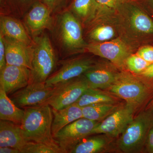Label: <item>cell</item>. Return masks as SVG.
I'll list each match as a JSON object with an SVG mask.
<instances>
[{
  "label": "cell",
  "instance_id": "1",
  "mask_svg": "<svg viewBox=\"0 0 153 153\" xmlns=\"http://www.w3.org/2000/svg\"><path fill=\"white\" fill-rule=\"evenodd\" d=\"M49 31L61 60L86 51L88 43L83 38L82 25L68 10L53 15V23Z\"/></svg>",
  "mask_w": 153,
  "mask_h": 153
},
{
  "label": "cell",
  "instance_id": "2",
  "mask_svg": "<svg viewBox=\"0 0 153 153\" xmlns=\"http://www.w3.org/2000/svg\"><path fill=\"white\" fill-rule=\"evenodd\" d=\"M53 119L52 108L49 105L25 108L21 125L25 140L27 142L57 145L52 134Z\"/></svg>",
  "mask_w": 153,
  "mask_h": 153
},
{
  "label": "cell",
  "instance_id": "3",
  "mask_svg": "<svg viewBox=\"0 0 153 153\" xmlns=\"http://www.w3.org/2000/svg\"><path fill=\"white\" fill-rule=\"evenodd\" d=\"M33 39V57L30 83L45 82L55 71L59 61L58 55L52 40L46 32Z\"/></svg>",
  "mask_w": 153,
  "mask_h": 153
},
{
  "label": "cell",
  "instance_id": "4",
  "mask_svg": "<svg viewBox=\"0 0 153 153\" xmlns=\"http://www.w3.org/2000/svg\"><path fill=\"white\" fill-rule=\"evenodd\" d=\"M153 126V110L140 113L122 134L118 141L119 149L127 153L140 150L145 146L148 134Z\"/></svg>",
  "mask_w": 153,
  "mask_h": 153
},
{
  "label": "cell",
  "instance_id": "5",
  "mask_svg": "<svg viewBox=\"0 0 153 153\" xmlns=\"http://www.w3.org/2000/svg\"><path fill=\"white\" fill-rule=\"evenodd\" d=\"M107 90L136 109L146 100L151 89L150 86L136 77L123 72L119 73L114 82Z\"/></svg>",
  "mask_w": 153,
  "mask_h": 153
},
{
  "label": "cell",
  "instance_id": "6",
  "mask_svg": "<svg viewBox=\"0 0 153 153\" xmlns=\"http://www.w3.org/2000/svg\"><path fill=\"white\" fill-rule=\"evenodd\" d=\"M89 88L83 75L62 82L54 86L47 104L53 109H62L76 103Z\"/></svg>",
  "mask_w": 153,
  "mask_h": 153
},
{
  "label": "cell",
  "instance_id": "7",
  "mask_svg": "<svg viewBox=\"0 0 153 153\" xmlns=\"http://www.w3.org/2000/svg\"><path fill=\"white\" fill-rule=\"evenodd\" d=\"M98 122L81 118L64 127L53 138L63 153H69L77 144L91 134Z\"/></svg>",
  "mask_w": 153,
  "mask_h": 153
},
{
  "label": "cell",
  "instance_id": "8",
  "mask_svg": "<svg viewBox=\"0 0 153 153\" xmlns=\"http://www.w3.org/2000/svg\"><path fill=\"white\" fill-rule=\"evenodd\" d=\"M96 62L92 57H78L67 58L58 61L60 67L53 72L45 82L47 86L54 87L70 79L82 76Z\"/></svg>",
  "mask_w": 153,
  "mask_h": 153
},
{
  "label": "cell",
  "instance_id": "9",
  "mask_svg": "<svg viewBox=\"0 0 153 153\" xmlns=\"http://www.w3.org/2000/svg\"><path fill=\"white\" fill-rule=\"evenodd\" d=\"M136 109L127 104L118 108L101 121L99 122L92 130L91 134H105L116 137L122 134L133 120Z\"/></svg>",
  "mask_w": 153,
  "mask_h": 153
},
{
  "label": "cell",
  "instance_id": "10",
  "mask_svg": "<svg viewBox=\"0 0 153 153\" xmlns=\"http://www.w3.org/2000/svg\"><path fill=\"white\" fill-rule=\"evenodd\" d=\"M54 90V87L45 82H33L11 94L10 98L21 108L39 106L47 104Z\"/></svg>",
  "mask_w": 153,
  "mask_h": 153
},
{
  "label": "cell",
  "instance_id": "11",
  "mask_svg": "<svg viewBox=\"0 0 153 153\" xmlns=\"http://www.w3.org/2000/svg\"><path fill=\"white\" fill-rule=\"evenodd\" d=\"M86 52L105 58L118 67H123L130 55L127 45L120 39L103 42H90L86 46Z\"/></svg>",
  "mask_w": 153,
  "mask_h": 153
},
{
  "label": "cell",
  "instance_id": "12",
  "mask_svg": "<svg viewBox=\"0 0 153 153\" xmlns=\"http://www.w3.org/2000/svg\"><path fill=\"white\" fill-rule=\"evenodd\" d=\"M22 20L33 38L45 30H50L53 23V16L48 7L39 1L32 6Z\"/></svg>",
  "mask_w": 153,
  "mask_h": 153
},
{
  "label": "cell",
  "instance_id": "13",
  "mask_svg": "<svg viewBox=\"0 0 153 153\" xmlns=\"http://www.w3.org/2000/svg\"><path fill=\"white\" fill-rule=\"evenodd\" d=\"M30 80L31 70L27 67L7 65L0 71V86L8 95L26 87Z\"/></svg>",
  "mask_w": 153,
  "mask_h": 153
},
{
  "label": "cell",
  "instance_id": "14",
  "mask_svg": "<svg viewBox=\"0 0 153 153\" xmlns=\"http://www.w3.org/2000/svg\"><path fill=\"white\" fill-rule=\"evenodd\" d=\"M6 49L7 65L23 66L32 69L33 44L29 45L2 35Z\"/></svg>",
  "mask_w": 153,
  "mask_h": 153
},
{
  "label": "cell",
  "instance_id": "15",
  "mask_svg": "<svg viewBox=\"0 0 153 153\" xmlns=\"http://www.w3.org/2000/svg\"><path fill=\"white\" fill-rule=\"evenodd\" d=\"M119 73L110 66L95 63L83 74L89 87L99 89H107L116 79Z\"/></svg>",
  "mask_w": 153,
  "mask_h": 153
},
{
  "label": "cell",
  "instance_id": "16",
  "mask_svg": "<svg viewBox=\"0 0 153 153\" xmlns=\"http://www.w3.org/2000/svg\"><path fill=\"white\" fill-rule=\"evenodd\" d=\"M0 35L32 45L33 38L21 19L9 16H0Z\"/></svg>",
  "mask_w": 153,
  "mask_h": 153
},
{
  "label": "cell",
  "instance_id": "17",
  "mask_svg": "<svg viewBox=\"0 0 153 153\" xmlns=\"http://www.w3.org/2000/svg\"><path fill=\"white\" fill-rule=\"evenodd\" d=\"M28 142L23 137L21 125L0 121V147H12L21 151Z\"/></svg>",
  "mask_w": 153,
  "mask_h": 153
},
{
  "label": "cell",
  "instance_id": "18",
  "mask_svg": "<svg viewBox=\"0 0 153 153\" xmlns=\"http://www.w3.org/2000/svg\"><path fill=\"white\" fill-rule=\"evenodd\" d=\"M52 111L53 119L52 129L53 137L64 127L83 117L82 107L76 103L61 109L52 108Z\"/></svg>",
  "mask_w": 153,
  "mask_h": 153
},
{
  "label": "cell",
  "instance_id": "19",
  "mask_svg": "<svg viewBox=\"0 0 153 153\" xmlns=\"http://www.w3.org/2000/svg\"><path fill=\"white\" fill-rule=\"evenodd\" d=\"M0 86V119L21 125L25 110L17 106Z\"/></svg>",
  "mask_w": 153,
  "mask_h": 153
},
{
  "label": "cell",
  "instance_id": "20",
  "mask_svg": "<svg viewBox=\"0 0 153 153\" xmlns=\"http://www.w3.org/2000/svg\"><path fill=\"white\" fill-rule=\"evenodd\" d=\"M40 0H0V16L22 20L32 6Z\"/></svg>",
  "mask_w": 153,
  "mask_h": 153
},
{
  "label": "cell",
  "instance_id": "21",
  "mask_svg": "<svg viewBox=\"0 0 153 153\" xmlns=\"http://www.w3.org/2000/svg\"><path fill=\"white\" fill-rule=\"evenodd\" d=\"M96 0H73L67 10L82 23H89L98 7Z\"/></svg>",
  "mask_w": 153,
  "mask_h": 153
},
{
  "label": "cell",
  "instance_id": "22",
  "mask_svg": "<svg viewBox=\"0 0 153 153\" xmlns=\"http://www.w3.org/2000/svg\"><path fill=\"white\" fill-rule=\"evenodd\" d=\"M119 106L114 103L102 102L89 105L82 107L83 117L100 122L114 111Z\"/></svg>",
  "mask_w": 153,
  "mask_h": 153
},
{
  "label": "cell",
  "instance_id": "23",
  "mask_svg": "<svg viewBox=\"0 0 153 153\" xmlns=\"http://www.w3.org/2000/svg\"><path fill=\"white\" fill-rule=\"evenodd\" d=\"M100 90L101 89L89 87L75 103L81 107H83L95 103H114V99L112 96Z\"/></svg>",
  "mask_w": 153,
  "mask_h": 153
},
{
  "label": "cell",
  "instance_id": "24",
  "mask_svg": "<svg viewBox=\"0 0 153 153\" xmlns=\"http://www.w3.org/2000/svg\"><path fill=\"white\" fill-rule=\"evenodd\" d=\"M107 144L106 140L100 136L85 138L75 146L69 153H96L101 152Z\"/></svg>",
  "mask_w": 153,
  "mask_h": 153
},
{
  "label": "cell",
  "instance_id": "25",
  "mask_svg": "<svg viewBox=\"0 0 153 153\" xmlns=\"http://www.w3.org/2000/svg\"><path fill=\"white\" fill-rule=\"evenodd\" d=\"M132 27L137 32L143 34L153 33V22L143 12L135 9L132 11L130 16Z\"/></svg>",
  "mask_w": 153,
  "mask_h": 153
},
{
  "label": "cell",
  "instance_id": "26",
  "mask_svg": "<svg viewBox=\"0 0 153 153\" xmlns=\"http://www.w3.org/2000/svg\"><path fill=\"white\" fill-rule=\"evenodd\" d=\"M87 36L91 42H103L108 41L115 36V31L108 25H96L90 28Z\"/></svg>",
  "mask_w": 153,
  "mask_h": 153
},
{
  "label": "cell",
  "instance_id": "27",
  "mask_svg": "<svg viewBox=\"0 0 153 153\" xmlns=\"http://www.w3.org/2000/svg\"><path fill=\"white\" fill-rule=\"evenodd\" d=\"M22 153H64L57 145L28 142Z\"/></svg>",
  "mask_w": 153,
  "mask_h": 153
},
{
  "label": "cell",
  "instance_id": "28",
  "mask_svg": "<svg viewBox=\"0 0 153 153\" xmlns=\"http://www.w3.org/2000/svg\"><path fill=\"white\" fill-rule=\"evenodd\" d=\"M150 64L136 54L130 55L125 62L128 69L136 74H140Z\"/></svg>",
  "mask_w": 153,
  "mask_h": 153
},
{
  "label": "cell",
  "instance_id": "29",
  "mask_svg": "<svg viewBox=\"0 0 153 153\" xmlns=\"http://www.w3.org/2000/svg\"><path fill=\"white\" fill-rule=\"evenodd\" d=\"M73 0H40L50 10L52 15L67 10Z\"/></svg>",
  "mask_w": 153,
  "mask_h": 153
},
{
  "label": "cell",
  "instance_id": "30",
  "mask_svg": "<svg viewBox=\"0 0 153 153\" xmlns=\"http://www.w3.org/2000/svg\"><path fill=\"white\" fill-rule=\"evenodd\" d=\"M136 54L150 64H151L153 63L152 46H144L141 47L137 52Z\"/></svg>",
  "mask_w": 153,
  "mask_h": 153
},
{
  "label": "cell",
  "instance_id": "31",
  "mask_svg": "<svg viewBox=\"0 0 153 153\" xmlns=\"http://www.w3.org/2000/svg\"><path fill=\"white\" fill-rule=\"evenodd\" d=\"M6 65L5 46L2 36L0 35V71H2Z\"/></svg>",
  "mask_w": 153,
  "mask_h": 153
},
{
  "label": "cell",
  "instance_id": "32",
  "mask_svg": "<svg viewBox=\"0 0 153 153\" xmlns=\"http://www.w3.org/2000/svg\"><path fill=\"white\" fill-rule=\"evenodd\" d=\"M96 1L98 6L111 9L116 7L120 0H96Z\"/></svg>",
  "mask_w": 153,
  "mask_h": 153
},
{
  "label": "cell",
  "instance_id": "33",
  "mask_svg": "<svg viewBox=\"0 0 153 153\" xmlns=\"http://www.w3.org/2000/svg\"><path fill=\"white\" fill-rule=\"evenodd\" d=\"M145 146L148 152L153 153V126L149 131Z\"/></svg>",
  "mask_w": 153,
  "mask_h": 153
},
{
  "label": "cell",
  "instance_id": "34",
  "mask_svg": "<svg viewBox=\"0 0 153 153\" xmlns=\"http://www.w3.org/2000/svg\"><path fill=\"white\" fill-rule=\"evenodd\" d=\"M140 74L148 80L153 81V63L150 64Z\"/></svg>",
  "mask_w": 153,
  "mask_h": 153
},
{
  "label": "cell",
  "instance_id": "35",
  "mask_svg": "<svg viewBox=\"0 0 153 153\" xmlns=\"http://www.w3.org/2000/svg\"><path fill=\"white\" fill-rule=\"evenodd\" d=\"M1 153H22L19 149L12 147H0Z\"/></svg>",
  "mask_w": 153,
  "mask_h": 153
},
{
  "label": "cell",
  "instance_id": "36",
  "mask_svg": "<svg viewBox=\"0 0 153 153\" xmlns=\"http://www.w3.org/2000/svg\"><path fill=\"white\" fill-rule=\"evenodd\" d=\"M151 106L152 108H153V100L151 102Z\"/></svg>",
  "mask_w": 153,
  "mask_h": 153
}]
</instances>
